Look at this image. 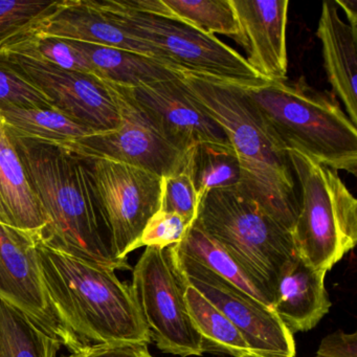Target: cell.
Masks as SVG:
<instances>
[{
	"instance_id": "obj_1",
	"label": "cell",
	"mask_w": 357,
	"mask_h": 357,
	"mask_svg": "<svg viewBox=\"0 0 357 357\" xmlns=\"http://www.w3.org/2000/svg\"><path fill=\"white\" fill-rule=\"evenodd\" d=\"M8 135L47 219L40 241L100 266L130 271L128 260L112 255L84 158L59 146Z\"/></svg>"
},
{
	"instance_id": "obj_2",
	"label": "cell",
	"mask_w": 357,
	"mask_h": 357,
	"mask_svg": "<svg viewBox=\"0 0 357 357\" xmlns=\"http://www.w3.org/2000/svg\"><path fill=\"white\" fill-rule=\"evenodd\" d=\"M188 91L220 125L241 162L244 191L288 231L300 199L287 150L243 87L183 72Z\"/></svg>"
},
{
	"instance_id": "obj_3",
	"label": "cell",
	"mask_w": 357,
	"mask_h": 357,
	"mask_svg": "<svg viewBox=\"0 0 357 357\" xmlns=\"http://www.w3.org/2000/svg\"><path fill=\"white\" fill-rule=\"evenodd\" d=\"M36 252L50 302L83 347L151 342L131 286L116 271L54 250L39 236Z\"/></svg>"
},
{
	"instance_id": "obj_4",
	"label": "cell",
	"mask_w": 357,
	"mask_h": 357,
	"mask_svg": "<svg viewBox=\"0 0 357 357\" xmlns=\"http://www.w3.org/2000/svg\"><path fill=\"white\" fill-rule=\"evenodd\" d=\"M243 89L286 150L302 152L324 166L356 176V126L334 95L317 91L304 78Z\"/></svg>"
},
{
	"instance_id": "obj_5",
	"label": "cell",
	"mask_w": 357,
	"mask_h": 357,
	"mask_svg": "<svg viewBox=\"0 0 357 357\" xmlns=\"http://www.w3.org/2000/svg\"><path fill=\"white\" fill-rule=\"evenodd\" d=\"M195 222L273 300L280 273L296 254L291 233L269 216L241 185L204 194Z\"/></svg>"
},
{
	"instance_id": "obj_6",
	"label": "cell",
	"mask_w": 357,
	"mask_h": 357,
	"mask_svg": "<svg viewBox=\"0 0 357 357\" xmlns=\"http://www.w3.org/2000/svg\"><path fill=\"white\" fill-rule=\"evenodd\" d=\"M300 185V206L291 237L300 258L329 271L357 242V200L337 171L296 150H287Z\"/></svg>"
},
{
	"instance_id": "obj_7",
	"label": "cell",
	"mask_w": 357,
	"mask_h": 357,
	"mask_svg": "<svg viewBox=\"0 0 357 357\" xmlns=\"http://www.w3.org/2000/svg\"><path fill=\"white\" fill-rule=\"evenodd\" d=\"M87 5L116 20L160 50L171 66L239 86L266 83L243 56L214 35L206 34L176 18L141 13L122 0H85Z\"/></svg>"
},
{
	"instance_id": "obj_8",
	"label": "cell",
	"mask_w": 357,
	"mask_h": 357,
	"mask_svg": "<svg viewBox=\"0 0 357 357\" xmlns=\"http://www.w3.org/2000/svg\"><path fill=\"white\" fill-rule=\"evenodd\" d=\"M130 286L150 338L160 351L183 357L206 352L188 311L187 282L172 245L146 246L133 268Z\"/></svg>"
},
{
	"instance_id": "obj_9",
	"label": "cell",
	"mask_w": 357,
	"mask_h": 357,
	"mask_svg": "<svg viewBox=\"0 0 357 357\" xmlns=\"http://www.w3.org/2000/svg\"><path fill=\"white\" fill-rule=\"evenodd\" d=\"M81 156V155H80ZM93 191L114 258L139 248L146 225L160 211L162 177L105 158H86Z\"/></svg>"
},
{
	"instance_id": "obj_10",
	"label": "cell",
	"mask_w": 357,
	"mask_h": 357,
	"mask_svg": "<svg viewBox=\"0 0 357 357\" xmlns=\"http://www.w3.org/2000/svg\"><path fill=\"white\" fill-rule=\"evenodd\" d=\"M102 81L118 107L120 126L116 130L95 133L80 139L70 152L86 158L124 162L162 177L185 171L188 154L175 149L160 137L131 98L128 89Z\"/></svg>"
},
{
	"instance_id": "obj_11",
	"label": "cell",
	"mask_w": 357,
	"mask_h": 357,
	"mask_svg": "<svg viewBox=\"0 0 357 357\" xmlns=\"http://www.w3.org/2000/svg\"><path fill=\"white\" fill-rule=\"evenodd\" d=\"M175 260L185 282L221 311L243 336L250 353L262 357H294V335L271 307L259 302L197 261L177 252Z\"/></svg>"
},
{
	"instance_id": "obj_12",
	"label": "cell",
	"mask_w": 357,
	"mask_h": 357,
	"mask_svg": "<svg viewBox=\"0 0 357 357\" xmlns=\"http://www.w3.org/2000/svg\"><path fill=\"white\" fill-rule=\"evenodd\" d=\"M38 234L0 223V300L75 352L83 348L54 310L37 259Z\"/></svg>"
},
{
	"instance_id": "obj_13",
	"label": "cell",
	"mask_w": 357,
	"mask_h": 357,
	"mask_svg": "<svg viewBox=\"0 0 357 357\" xmlns=\"http://www.w3.org/2000/svg\"><path fill=\"white\" fill-rule=\"evenodd\" d=\"M10 66L28 78L68 118L97 133L120 126V114L103 81L93 75L62 70L45 60L24 54L1 55Z\"/></svg>"
},
{
	"instance_id": "obj_14",
	"label": "cell",
	"mask_w": 357,
	"mask_h": 357,
	"mask_svg": "<svg viewBox=\"0 0 357 357\" xmlns=\"http://www.w3.org/2000/svg\"><path fill=\"white\" fill-rule=\"evenodd\" d=\"M126 89L160 137L178 151L188 154L204 142L229 143L220 125L188 91L183 76Z\"/></svg>"
},
{
	"instance_id": "obj_15",
	"label": "cell",
	"mask_w": 357,
	"mask_h": 357,
	"mask_svg": "<svg viewBox=\"0 0 357 357\" xmlns=\"http://www.w3.org/2000/svg\"><path fill=\"white\" fill-rule=\"evenodd\" d=\"M245 39L248 66L267 82L287 79L288 0H231Z\"/></svg>"
},
{
	"instance_id": "obj_16",
	"label": "cell",
	"mask_w": 357,
	"mask_h": 357,
	"mask_svg": "<svg viewBox=\"0 0 357 357\" xmlns=\"http://www.w3.org/2000/svg\"><path fill=\"white\" fill-rule=\"evenodd\" d=\"M38 35L133 52L160 60L177 70L160 50L93 9L85 0H60L58 9L43 22Z\"/></svg>"
},
{
	"instance_id": "obj_17",
	"label": "cell",
	"mask_w": 357,
	"mask_h": 357,
	"mask_svg": "<svg viewBox=\"0 0 357 357\" xmlns=\"http://www.w3.org/2000/svg\"><path fill=\"white\" fill-rule=\"evenodd\" d=\"M326 273L313 268L296 252L282 268L271 309L292 335L312 329L329 312Z\"/></svg>"
},
{
	"instance_id": "obj_18",
	"label": "cell",
	"mask_w": 357,
	"mask_h": 357,
	"mask_svg": "<svg viewBox=\"0 0 357 357\" xmlns=\"http://www.w3.org/2000/svg\"><path fill=\"white\" fill-rule=\"evenodd\" d=\"M324 68L334 97L344 104L348 118L357 125V28L344 22L335 1L321 3L317 30Z\"/></svg>"
},
{
	"instance_id": "obj_19",
	"label": "cell",
	"mask_w": 357,
	"mask_h": 357,
	"mask_svg": "<svg viewBox=\"0 0 357 357\" xmlns=\"http://www.w3.org/2000/svg\"><path fill=\"white\" fill-rule=\"evenodd\" d=\"M70 41L86 57L96 77L114 84L135 89L153 83L176 80L181 78L183 73L160 60L141 54L80 41Z\"/></svg>"
},
{
	"instance_id": "obj_20",
	"label": "cell",
	"mask_w": 357,
	"mask_h": 357,
	"mask_svg": "<svg viewBox=\"0 0 357 357\" xmlns=\"http://www.w3.org/2000/svg\"><path fill=\"white\" fill-rule=\"evenodd\" d=\"M0 202L12 227L40 233L47 219L31 188L22 160L0 116Z\"/></svg>"
},
{
	"instance_id": "obj_21",
	"label": "cell",
	"mask_w": 357,
	"mask_h": 357,
	"mask_svg": "<svg viewBox=\"0 0 357 357\" xmlns=\"http://www.w3.org/2000/svg\"><path fill=\"white\" fill-rule=\"evenodd\" d=\"M0 116L10 135L59 146L70 151L80 139L97 133L56 108L6 106L0 108Z\"/></svg>"
},
{
	"instance_id": "obj_22",
	"label": "cell",
	"mask_w": 357,
	"mask_h": 357,
	"mask_svg": "<svg viewBox=\"0 0 357 357\" xmlns=\"http://www.w3.org/2000/svg\"><path fill=\"white\" fill-rule=\"evenodd\" d=\"M187 171L199 202L211 190L243 185L241 162L231 143L198 144L188 153Z\"/></svg>"
},
{
	"instance_id": "obj_23",
	"label": "cell",
	"mask_w": 357,
	"mask_h": 357,
	"mask_svg": "<svg viewBox=\"0 0 357 357\" xmlns=\"http://www.w3.org/2000/svg\"><path fill=\"white\" fill-rule=\"evenodd\" d=\"M173 248L271 308L273 300L268 294H265L258 284L229 256V252L208 234L204 233L195 221L188 229L183 239L173 245Z\"/></svg>"
},
{
	"instance_id": "obj_24",
	"label": "cell",
	"mask_w": 357,
	"mask_h": 357,
	"mask_svg": "<svg viewBox=\"0 0 357 357\" xmlns=\"http://www.w3.org/2000/svg\"><path fill=\"white\" fill-rule=\"evenodd\" d=\"M57 340L0 300V357H57Z\"/></svg>"
},
{
	"instance_id": "obj_25",
	"label": "cell",
	"mask_w": 357,
	"mask_h": 357,
	"mask_svg": "<svg viewBox=\"0 0 357 357\" xmlns=\"http://www.w3.org/2000/svg\"><path fill=\"white\" fill-rule=\"evenodd\" d=\"M185 296L190 317L204 338L206 352L225 353L234 357H242L250 353L237 328L189 284H187Z\"/></svg>"
},
{
	"instance_id": "obj_26",
	"label": "cell",
	"mask_w": 357,
	"mask_h": 357,
	"mask_svg": "<svg viewBox=\"0 0 357 357\" xmlns=\"http://www.w3.org/2000/svg\"><path fill=\"white\" fill-rule=\"evenodd\" d=\"M176 20L206 34H221L242 47L245 39L231 0H162Z\"/></svg>"
},
{
	"instance_id": "obj_27",
	"label": "cell",
	"mask_w": 357,
	"mask_h": 357,
	"mask_svg": "<svg viewBox=\"0 0 357 357\" xmlns=\"http://www.w3.org/2000/svg\"><path fill=\"white\" fill-rule=\"evenodd\" d=\"M59 3L0 0V51L40 32L43 22L55 13Z\"/></svg>"
},
{
	"instance_id": "obj_28",
	"label": "cell",
	"mask_w": 357,
	"mask_h": 357,
	"mask_svg": "<svg viewBox=\"0 0 357 357\" xmlns=\"http://www.w3.org/2000/svg\"><path fill=\"white\" fill-rule=\"evenodd\" d=\"M6 106L55 108L43 91L0 57V108Z\"/></svg>"
},
{
	"instance_id": "obj_29",
	"label": "cell",
	"mask_w": 357,
	"mask_h": 357,
	"mask_svg": "<svg viewBox=\"0 0 357 357\" xmlns=\"http://www.w3.org/2000/svg\"><path fill=\"white\" fill-rule=\"evenodd\" d=\"M198 206L197 192L187 169L162 177L160 211L179 215L191 225L197 217Z\"/></svg>"
},
{
	"instance_id": "obj_30",
	"label": "cell",
	"mask_w": 357,
	"mask_h": 357,
	"mask_svg": "<svg viewBox=\"0 0 357 357\" xmlns=\"http://www.w3.org/2000/svg\"><path fill=\"white\" fill-rule=\"evenodd\" d=\"M190 227L191 225L179 215L158 211L146 225L139 239V248L175 245L183 239Z\"/></svg>"
},
{
	"instance_id": "obj_31",
	"label": "cell",
	"mask_w": 357,
	"mask_h": 357,
	"mask_svg": "<svg viewBox=\"0 0 357 357\" xmlns=\"http://www.w3.org/2000/svg\"><path fill=\"white\" fill-rule=\"evenodd\" d=\"M145 344H104L83 347L64 357H154Z\"/></svg>"
},
{
	"instance_id": "obj_32",
	"label": "cell",
	"mask_w": 357,
	"mask_h": 357,
	"mask_svg": "<svg viewBox=\"0 0 357 357\" xmlns=\"http://www.w3.org/2000/svg\"><path fill=\"white\" fill-rule=\"evenodd\" d=\"M317 357H357V333L337 330L321 340Z\"/></svg>"
},
{
	"instance_id": "obj_33",
	"label": "cell",
	"mask_w": 357,
	"mask_h": 357,
	"mask_svg": "<svg viewBox=\"0 0 357 357\" xmlns=\"http://www.w3.org/2000/svg\"><path fill=\"white\" fill-rule=\"evenodd\" d=\"M336 5L344 10L348 24L353 28H357V3L356 0H335Z\"/></svg>"
},
{
	"instance_id": "obj_34",
	"label": "cell",
	"mask_w": 357,
	"mask_h": 357,
	"mask_svg": "<svg viewBox=\"0 0 357 357\" xmlns=\"http://www.w3.org/2000/svg\"><path fill=\"white\" fill-rule=\"evenodd\" d=\"M0 223L12 227L11 220H10L9 216H8L7 212H6L1 202H0Z\"/></svg>"
},
{
	"instance_id": "obj_35",
	"label": "cell",
	"mask_w": 357,
	"mask_h": 357,
	"mask_svg": "<svg viewBox=\"0 0 357 357\" xmlns=\"http://www.w3.org/2000/svg\"><path fill=\"white\" fill-rule=\"evenodd\" d=\"M242 357H262V356H259V355H257V354H252V353H248V354L244 355V356H242Z\"/></svg>"
}]
</instances>
